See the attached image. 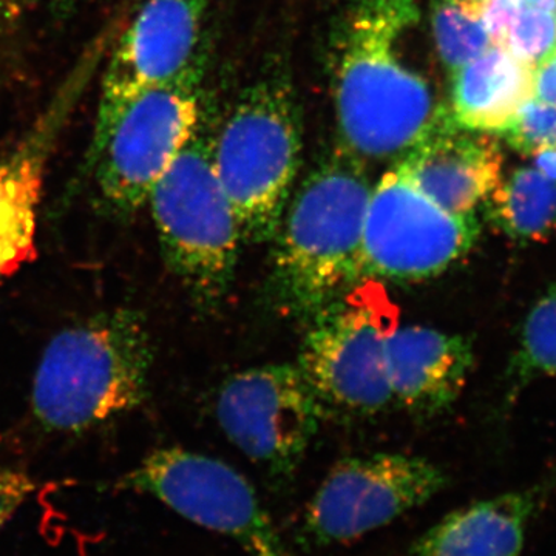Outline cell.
I'll return each instance as SVG.
<instances>
[{
	"label": "cell",
	"mask_w": 556,
	"mask_h": 556,
	"mask_svg": "<svg viewBox=\"0 0 556 556\" xmlns=\"http://www.w3.org/2000/svg\"><path fill=\"white\" fill-rule=\"evenodd\" d=\"M324 409L298 364H269L230 376L217 399L226 438L277 481L299 470Z\"/></svg>",
	"instance_id": "11"
},
{
	"label": "cell",
	"mask_w": 556,
	"mask_h": 556,
	"mask_svg": "<svg viewBox=\"0 0 556 556\" xmlns=\"http://www.w3.org/2000/svg\"><path fill=\"white\" fill-rule=\"evenodd\" d=\"M503 150L482 131L460 129L448 109L399 166L416 188L453 214H475L503 178Z\"/></svg>",
	"instance_id": "14"
},
{
	"label": "cell",
	"mask_w": 556,
	"mask_h": 556,
	"mask_svg": "<svg viewBox=\"0 0 556 556\" xmlns=\"http://www.w3.org/2000/svg\"><path fill=\"white\" fill-rule=\"evenodd\" d=\"M508 376L515 391L533 379L556 378V283L526 314Z\"/></svg>",
	"instance_id": "20"
},
{
	"label": "cell",
	"mask_w": 556,
	"mask_h": 556,
	"mask_svg": "<svg viewBox=\"0 0 556 556\" xmlns=\"http://www.w3.org/2000/svg\"><path fill=\"white\" fill-rule=\"evenodd\" d=\"M522 3H535L536 0H521Z\"/></svg>",
	"instance_id": "30"
},
{
	"label": "cell",
	"mask_w": 556,
	"mask_h": 556,
	"mask_svg": "<svg viewBox=\"0 0 556 556\" xmlns=\"http://www.w3.org/2000/svg\"><path fill=\"white\" fill-rule=\"evenodd\" d=\"M504 47L532 68L556 53V0L522 3Z\"/></svg>",
	"instance_id": "21"
},
{
	"label": "cell",
	"mask_w": 556,
	"mask_h": 556,
	"mask_svg": "<svg viewBox=\"0 0 556 556\" xmlns=\"http://www.w3.org/2000/svg\"><path fill=\"white\" fill-rule=\"evenodd\" d=\"M391 321L387 300L372 292L338 300L311 321L298 367L325 416H375L393 404L386 358Z\"/></svg>",
	"instance_id": "8"
},
{
	"label": "cell",
	"mask_w": 556,
	"mask_h": 556,
	"mask_svg": "<svg viewBox=\"0 0 556 556\" xmlns=\"http://www.w3.org/2000/svg\"><path fill=\"white\" fill-rule=\"evenodd\" d=\"M431 30L439 58L452 75L493 46L482 5L471 0H433Z\"/></svg>",
	"instance_id": "19"
},
{
	"label": "cell",
	"mask_w": 556,
	"mask_h": 556,
	"mask_svg": "<svg viewBox=\"0 0 556 556\" xmlns=\"http://www.w3.org/2000/svg\"><path fill=\"white\" fill-rule=\"evenodd\" d=\"M35 490V481L27 473L0 464V530Z\"/></svg>",
	"instance_id": "23"
},
{
	"label": "cell",
	"mask_w": 556,
	"mask_h": 556,
	"mask_svg": "<svg viewBox=\"0 0 556 556\" xmlns=\"http://www.w3.org/2000/svg\"><path fill=\"white\" fill-rule=\"evenodd\" d=\"M211 0H149L116 35L102 72L100 104L84 175H90L124 110L142 91L178 75L195 56Z\"/></svg>",
	"instance_id": "12"
},
{
	"label": "cell",
	"mask_w": 556,
	"mask_h": 556,
	"mask_svg": "<svg viewBox=\"0 0 556 556\" xmlns=\"http://www.w3.org/2000/svg\"><path fill=\"white\" fill-rule=\"evenodd\" d=\"M533 68L506 47L492 46L453 73L448 113L460 129L500 134L532 98Z\"/></svg>",
	"instance_id": "17"
},
{
	"label": "cell",
	"mask_w": 556,
	"mask_h": 556,
	"mask_svg": "<svg viewBox=\"0 0 556 556\" xmlns=\"http://www.w3.org/2000/svg\"><path fill=\"white\" fill-rule=\"evenodd\" d=\"M532 98L556 105V53L533 68Z\"/></svg>",
	"instance_id": "25"
},
{
	"label": "cell",
	"mask_w": 556,
	"mask_h": 556,
	"mask_svg": "<svg viewBox=\"0 0 556 556\" xmlns=\"http://www.w3.org/2000/svg\"><path fill=\"white\" fill-rule=\"evenodd\" d=\"M426 457L372 453L346 457L329 471L306 507L300 543L306 548L356 540L424 506L448 485Z\"/></svg>",
	"instance_id": "9"
},
{
	"label": "cell",
	"mask_w": 556,
	"mask_h": 556,
	"mask_svg": "<svg viewBox=\"0 0 556 556\" xmlns=\"http://www.w3.org/2000/svg\"><path fill=\"white\" fill-rule=\"evenodd\" d=\"M521 5V0H485L482 5V21L493 46L504 47L508 27Z\"/></svg>",
	"instance_id": "24"
},
{
	"label": "cell",
	"mask_w": 556,
	"mask_h": 556,
	"mask_svg": "<svg viewBox=\"0 0 556 556\" xmlns=\"http://www.w3.org/2000/svg\"><path fill=\"white\" fill-rule=\"evenodd\" d=\"M471 2L481 3V5H484L485 0H471Z\"/></svg>",
	"instance_id": "31"
},
{
	"label": "cell",
	"mask_w": 556,
	"mask_h": 556,
	"mask_svg": "<svg viewBox=\"0 0 556 556\" xmlns=\"http://www.w3.org/2000/svg\"><path fill=\"white\" fill-rule=\"evenodd\" d=\"M24 14L20 0H0V28L13 24Z\"/></svg>",
	"instance_id": "26"
},
{
	"label": "cell",
	"mask_w": 556,
	"mask_h": 556,
	"mask_svg": "<svg viewBox=\"0 0 556 556\" xmlns=\"http://www.w3.org/2000/svg\"><path fill=\"white\" fill-rule=\"evenodd\" d=\"M119 486L159 497L190 522L232 538L248 556H288L254 486L215 457L175 447L155 450Z\"/></svg>",
	"instance_id": "10"
},
{
	"label": "cell",
	"mask_w": 556,
	"mask_h": 556,
	"mask_svg": "<svg viewBox=\"0 0 556 556\" xmlns=\"http://www.w3.org/2000/svg\"><path fill=\"white\" fill-rule=\"evenodd\" d=\"M121 27L119 21L112 22L91 40L46 109L20 141L0 155V262L5 263L11 274L38 255L36 225L51 153Z\"/></svg>",
	"instance_id": "13"
},
{
	"label": "cell",
	"mask_w": 556,
	"mask_h": 556,
	"mask_svg": "<svg viewBox=\"0 0 556 556\" xmlns=\"http://www.w3.org/2000/svg\"><path fill=\"white\" fill-rule=\"evenodd\" d=\"M364 161L339 146L303 178L274 240L269 295L281 313L311 320L357 283L371 197Z\"/></svg>",
	"instance_id": "2"
},
{
	"label": "cell",
	"mask_w": 556,
	"mask_h": 556,
	"mask_svg": "<svg viewBox=\"0 0 556 556\" xmlns=\"http://www.w3.org/2000/svg\"><path fill=\"white\" fill-rule=\"evenodd\" d=\"M493 228L517 243H543L556 233V179L538 167H519L484 201Z\"/></svg>",
	"instance_id": "18"
},
{
	"label": "cell",
	"mask_w": 556,
	"mask_h": 556,
	"mask_svg": "<svg viewBox=\"0 0 556 556\" xmlns=\"http://www.w3.org/2000/svg\"><path fill=\"white\" fill-rule=\"evenodd\" d=\"M207 67L208 46L200 43L178 75L142 91L124 110L91 170L102 214L126 222L148 203L150 190L195 130Z\"/></svg>",
	"instance_id": "6"
},
{
	"label": "cell",
	"mask_w": 556,
	"mask_h": 556,
	"mask_svg": "<svg viewBox=\"0 0 556 556\" xmlns=\"http://www.w3.org/2000/svg\"><path fill=\"white\" fill-rule=\"evenodd\" d=\"M533 156H535L538 169L546 174L547 177L556 179V150H543Z\"/></svg>",
	"instance_id": "27"
},
{
	"label": "cell",
	"mask_w": 556,
	"mask_h": 556,
	"mask_svg": "<svg viewBox=\"0 0 556 556\" xmlns=\"http://www.w3.org/2000/svg\"><path fill=\"white\" fill-rule=\"evenodd\" d=\"M219 121L217 101L206 91L192 137L148 199L164 263L208 313L228 295L243 243L215 166Z\"/></svg>",
	"instance_id": "4"
},
{
	"label": "cell",
	"mask_w": 556,
	"mask_h": 556,
	"mask_svg": "<svg viewBox=\"0 0 556 556\" xmlns=\"http://www.w3.org/2000/svg\"><path fill=\"white\" fill-rule=\"evenodd\" d=\"M555 479L457 508L409 547V556H519Z\"/></svg>",
	"instance_id": "16"
},
{
	"label": "cell",
	"mask_w": 556,
	"mask_h": 556,
	"mask_svg": "<svg viewBox=\"0 0 556 556\" xmlns=\"http://www.w3.org/2000/svg\"><path fill=\"white\" fill-rule=\"evenodd\" d=\"M13 276V274L10 273V269L7 268L5 263L0 262V281L3 280V278Z\"/></svg>",
	"instance_id": "29"
},
{
	"label": "cell",
	"mask_w": 556,
	"mask_h": 556,
	"mask_svg": "<svg viewBox=\"0 0 556 556\" xmlns=\"http://www.w3.org/2000/svg\"><path fill=\"white\" fill-rule=\"evenodd\" d=\"M393 404L433 417L452 407L475 364L471 340L437 328L394 327L386 343Z\"/></svg>",
	"instance_id": "15"
},
{
	"label": "cell",
	"mask_w": 556,
	"mask_h": 556,
	"mask_svg": "<svg viewBox=\"0 0 556 556\" xmlns=\"http://www.w3.org/2000/svg\"><path fill=\"white\" fill-rule=\"evenodd\" d=\"M153 345L139 311H105L64 329L43 351L31 407L40 426L84 433L148 397Z\"/></svg>",
	"instance_id": "3"
},
{
	"label": "cell",
	"mask_w": 556,
	"mask_h": 556,
	"mask_svg": "<svg viewBox=\"0 0 556 556\" xmlns=\"http://www.w3.org/2000/svg\"><path fill=\"white\" fill-rule=\"evenodd\" d=\"M497 135L522 155L556 150V105L529 98Z\"/></svg>",
	"instance_id": "22"
},
{
	"label": "cell",
	"mask_w": 556,
	"mask_h": 556,
	"mask_svg": "<svg viewBox=\"0 0 556 556\" xmlns=\"http://www.w3.org/2000/svg\"><path fill=\"white\" fill-rule=\"evenodd\" d=\"M22 11L47 7V9L65 10L75 5L76 0H20Z\"/></svg>",
	"instance_id": "28"
},
{
	"label": "cell",
	"mask_w": 556,
	"mask_h": 556,
	"mask_svg": "<svg viewBox=\"0 0 556 556\" xmlns=\"http://www.w3.org/2000/svg\"><path fill=\"white\" fill-rule=\"evenodd\" d=\"M302 163V113L291 72L273 61L218 129L215 166L244 243L276 237Z\"/></svg>",
	"instance_id": "5"
},
{
	"label": "cell",
	"mask_w": 556,
	"mask_h": 556,
	"mask_svg": "<svg viewBox=\"0 0 556 556\" xmlns=\"http://www.w3.org/2000/svg\"><path fill=\"white\" fill-rule=\"evenodd\" d=\"M419 16L417 0H350L338 22L332 90L340 146L361 161L399 163L444 110L397 54Z\"/></svg>",
	"instance_id": "1"
},
{
	"label": "cell",
	"mask_w": 556,
	"mask_h": 556,
	"mask_svg": "<svg viewBox=\"0 0 556 556\" xmlns=\"http://www.w3.org/2000/svg\"><path fill=\"white\" fill-rule=\"evenodd\" d=\"M477 214H453L424 195L399 164L372 186L357 283H415L444 274L477 247Z\"/></svg>",
	"instance_id": "7"
}]
</instances>
